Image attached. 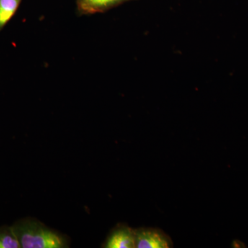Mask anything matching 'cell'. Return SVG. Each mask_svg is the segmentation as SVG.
Returning <instances> with one entry per match:
<instances>
[{
    "mask_svg": "<svg viewBox=\"0 0 248 248\" xmlns=\"http://www.w3.org/2000/svg\"><path fill=\"white\" fill-rule=\"evenodd\" d=\"M22 248L66 247L62 236L43 225L32 221H22L11 227Z\"/></svg>",
    "mask_w": 248,
    "mask_h": 248,
    "instance_id": "1",
    "label": "cell"
},
{
    "mask_svg": "<svg viewBox=\"0 0 248 248\" xmlns=\"http://www.w3.org/2000/svg\"><path fill=\"white\" fill-rule=\"evenodd\" d=\"M135 248H169L172 243L168 235L154 228H141L135 231Z\"/></svg>",
    "mask_w": 248,
    "mask_h": 248,
    "instance_id": "2",
    "label": "cell"
},
{
    "mask_svg": "<svg viewBox=\"0 0 248 248\" xmlns=\"http://www.w3.org/2000/svg\"><path fill=\"white\" fill-rule=\"evenodd\" d=\"M131 0H76L80 15L101 14Z\"/></svg>",
    "mask_w": 248,
    "mask_h": 248,
    "instance_id": "3",
    "label": "cell"
},
{
    "mask_svg": "<svg viewBox=\"0 0 248 248\" xmlns=\"http://www.w3.org/2000/svg\"><path fill=\"white\" fill-rule=\"evenodd\" d=\"M107 248H135V231L126 226H121L114 231L106 244Z\"/></svg>",
    "mask_w": 248,
    "mask_h": 248,
    "instance_id": "4",
    "label": "cell"
},
{
    "mask_svg": "<svg viewBox=\"0 0 248 248\" xmlns=\"http://www.w3.org/2000/svg\"><path fill=\"white\" fill-rule=\"evenodd\" d=\"M22 0H0V31L12 19Z\"/></svg>",
    "mask_w": 248,
    "mask_h": 248,
    "instance_id": "5",
    "label": "cell"
},
{
    "mask_svg": "<svg viewBox=\"0 0 248 248\" xmlns=\"http://www.w3.org/2000/svg\"><path fill=\"white\" fill-rule=\"evenodd\" d=\"M20 248L19 240L11 227L0 230V248Z\"/></svg>",
    "mask_w": 248,
    "mask_h": 248,
    "instance_id": "6",
    "label": "cell"
}]
</instances>
